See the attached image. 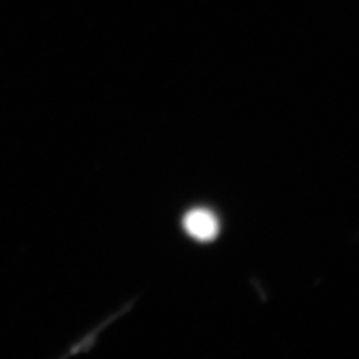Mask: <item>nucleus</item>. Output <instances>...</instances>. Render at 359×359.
<instances>
[{
    "label": "nucleus",
    "mask_w": 359,
    "mask_h": 359,
    "mask_svg": "<svg viewBox=\"0 0 359 359\" xmlns=\"http://www.w3.org/2000/svg\"><path fill=\"white\" fill-rule=\"evenodd\" d=\"M184 228L194 240L208 243L217 237L218 219L210 210L193 209L184 218Z\"/></svg>",
    "instance_id": "f257e3e1"
}]
</instances>
